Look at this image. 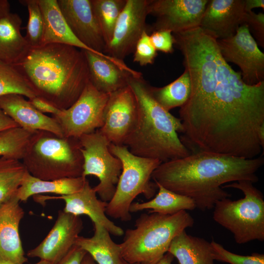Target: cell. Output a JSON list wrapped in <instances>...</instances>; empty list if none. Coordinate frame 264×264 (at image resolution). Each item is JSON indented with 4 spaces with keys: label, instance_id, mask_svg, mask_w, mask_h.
<instances>
[{
    "label": "cell",
    "instance_id": "cell-1",
    "mask_svg": "<svg viewBox=\"0 0 264 264\" xmlns=\"http://www.w3.org/2000/svg\"><path fill=\"white\" fill-rule=\"evenodd\" d=\"M189 73L190 96L179 110L183 138L199 151L256 157L264 148V81L248 85L199 27L173 33Z\"/></svg>",
    "mask_w": 264,
    "mask_h": 264
},
{
    "label": "cell",
    "instance_id": "cell-2",
    "mask_svg": "<svg viewBox=\"0 0 264 264\" xmlns=\"http://www.w3.org/2000/svg\"><path fill=\"white\" fill-rule=\"evenodd\" d=\"M264 164L260 155L250 159L198 151L176 159L162 162L152 179L164 188L187 196L202 211L231 197L223 185L242 180L258 181L257 172Z\"/></svg>",
    "mask_w": 264,
    "mask_h": 264
},
{
    "label": "cell",
    "instance_id": "cell-3",
    "mask_svg": "<svg viewBox=\"0 0 264 264\" xmlns=\"http://www.w3.org/2000/svg\"><path fill=\"white\" fill-rule=\"evenodd\" d=\"M13 66L37 97L62 110L77 100L89 81L83 50L67 44H49L30 47Z\"/></svg>",
    "mask_w": 264,
    "mask_h": 264
},
{
    "label": "cell",
    "instance_id": "cell-4",
    "mask_svg": "<svg viewBox=\"0 0 264 264\" xmlns=\"http://www.w3.org/2000/svg\"><path fill=\"white\" fill-rule=\"evenodd\" d=\"M128 85L136 98L138 114L135 127L123 145L136 155L161 162L190 154L177 134L183 131L181 119L156 101L151 85L142 75L131 76Z\"/></svg>",
    "mask_w": 264,
    "mask_h": 264
},
{
    "label": "cell",
    "instance_id": "cell-5",
    "mask_svg": "<svg viewBox=\"0 0 264 264\" xmlns=\"http://www.w3.org/2000/svg\"><path fill=\"white\" fill-rule=\"evenodd\" d=\"M194 223L187 211L172 215L142 214L134 228L127 229L120 243L122 259L135 264H157L168 252L173 239Z\"/></svg>",
    "mask_w": 264,
    "mask_h": 264
},
{
    "label": "cell",
    "instance_id": "cell-6",
    "mask_svg": "<svg viewBox=\"0 0 264 264\" xmlns=\"http://www.w3.org/2000/svg\"><path fill=\"white\" fill-rule=\"evenodd\" d=\"M22 161L31 175L42 180L82 176L83 157L78 138L39 131Z\"/></svg>",
    "mask_w": 264,
    "mask_h": 264
},
{
    "label": "cell",
    "instance_id": "cell-7",
    "mask_svg": "<svg viewBox=\"0 0 264 264\" xmlns=\"http://www.w3.org/2000/svg\"><path fill=\"white\" fill-rule=\"evenodd\" d=\"M241 191L244 198L237 200L225 198L214 207L213 220L231 232L238 244L264 241V198L262 192L247 180L222 186Z\"/></svg>",
    "mask_w": 264,
    "mask_h": 264
},
{
    "label": "cell",
    "instance_id": "cell-8",
    "mask_svg": "<svg viewBox=\"0 0 264 264\" xmlns=\"http://www.w3.org/2000/svg\"><path fill=\"white\" fill-rule=\"evenodd\" d=\"M110 152L121 162L122 171L115 192L108 202L107 215L122 221L131 220L130 207L133 200L142 194L151 199L158 190L151 181L153 172L162 163L157 159L139 156L132 154L124 145L110 144Z\"/></svg>",
    "mask_w": 264,
    "mask_h": 264
},
{
    "label": "cell",
    "instance_id": "cell-9",
    "mask_svg": "<svg viewBox=\"0 0 264 264\" xmlns=\"http://www.w3.org/2000/svg\"><path fill=\"white\" fill-rule=\"evenodd\" d=\"M83 157L82 176H94L99 183L93 187L101 200L112 198L122 171L121 161L109 149L110 142L97 130L78 138Z\"/></svg>",
    "mask_w": 264,
    "mask_h": 264
},
{
    "label": "cell",
    "instance_id": "cell-10",
    "mask_svg": "<svg viewBox=\"0 0 264 264\" xmlns=\"http://www.w3.org/2000/svg\"><path fill=\"white\" fill-rule=\"evenodd\" d=\"M109 94L97 89L88 81L77 100L54 117L65 137L79 138L101 128Z\"/></svg>",
    "mask_w": 264,
    "mask_h": 264
},
{
    "label": "cell",
    "instance_id": "cell-11",
    "mask_svg": "<svg viewBox=\"0 0 264 264\" xmlns=\"http://www.w3.org/2000/svg\"><path fill=\"white\" fill-rule=\"evenodd\" d=\"M217 41L224 60L240 68L245 84L252 86L264 81V54L246 25H241L232 37Z\"/></svg>",
    "mask_w": 264,
    "mask_h": 264
},
{
    "label": "cell",
    "instance_id": "cell-12",
    "mask_svg": "<svg viewBox=\"0 0 264 264\" xmlns=\"http://www.w3.org/2000/svg\"><path fill=\"white\" fill-rule=\"evenodd\" d=\"M208 0H149L148 14L155 17L148 33H176L199 27Z\"/></svg>",
    "mask_w": 264,
    "mask_h": 264
},
{
    "label": "cell",
    "instance_id": "cell-13",
    "mask_svg": "<svg viewBox=\"0 0 264 264\" xmlns=\"http://www.w3.org/2000/svg\"><path fill=\"white\" fill-rule=\"evenodd\" d=\"M148 2L149 0H126L104 54L124 61L127 56L133 53L143 32H148L149 26L146 22L149 15Z\"/></svg>",
    "mask_w": 264,
    "mask_h": 264
},
{
    "label": "cell",
    "instance_id": "cell-14",
    "mask_svg": "<svg viewBox=\"0 0 264 264\" xmlns=\"http://www.w3.org/2000/svg\"><path fill=\"white\" fill-rule=\"evenodd\" d=\"M137 114L136 99L128 85L109 94L103 125L98 130L110 143L123 145L135 127Z\"/></svg>",
    "mask_w": 264,
    "mask_h": 264
},
{
    "label": "cell",
    "instance_id": "cell-15",
    "mask_svg": "<svg viewBox=\"0 0 264 264\" xmlns=\"http://www.w3.org/2000/svg\"><path fill=\"white\" fill-rule=\"evenodd\" d=\"M83 229V223L80 216L59 210L55 223L48 235L38 246L28 250L27 256L57 264L75 244Z\"/></svg>",
    "mask_w": 264,
    "mask_h": 264
},
{
    "label": "cell",
    "instance_id": "cell-16",
    "mask_svg": "<svg viewBox=\"0 0 264 264\" xmlns=\"http://www.w3.org/2000/svg\"><path fill=\"white\" fill-rule=\"evenodd\" d=\"M71 31L91 50L100 55L106 47L102 33L94 14L91 0H57Z\"/></svg>",
    "mask_w": 264,
    "mask_h": 264
},
{
    "label": "cell",
    "instance_id": "cell-17",
    "mask_svg": "<svg viewBox=\"0 0 264 264\" xmlns=\"http://www.w3.org/2000/svg\"><path fill=\"white\" fill-rule=\"evenodd\" d=\"M88 67L89 81L98 90L110 94L128 86L129 78L142 74L130 67L124 61L83 50Z\"/></svg>",
    "mask_w": 264,
    "mask_h": 264
},
{
    "label": "cell",
    "instance_id": "cell-18",
    "mask_svg": "<svg viewBox=\"0 0 264 264\" xmlns=\"http://www.w3.org/2000/svg\"><path fill=\"white\" fill-rule=\"evenodd\" d=\"M244 0H208L199 27L217 40L234 36L241 25Z\"/></svg>",
    "mask_w": 264,
    "mask_h": 264
},
{
    "label": "cell",
    "instance_id": "cell-19",
    "mask_svg": "<svg viewBox=\"0 0 264 264\" xmlns=\"http://www.w3.org/2000/svg\"><path fill=\"white\" fill-rule=\"evenodd\" d=\"M97 194L86 179L79 191L72 194L57 197H45L46 199H61L65 202L63 211L77 216H88L93 224H99L115 236L124 235V230L109 219L106 213L107 202L98 199Z\"/></svg>",
    "mask_w": 264,
    "mask_h": 264
},
{
    "label": "cell",
    "instance_id": "cell-20",
    "mask_svg": "<svg viewBox=\"0 0 264 264\" xmlns=\"http://www.w3.org/2000/svg\"><path fill=\"white\" fill-rule=\"evenodd\" d=\"M17 196L0 203V258L16 264L27 262L19 234L24 212Z\"/></svg>",
    "mask_w": 264,
    "mask_h": 264
},
{
    "label": "cell",
    "instance_id": "cell-21",
    "mask_svg": "<svg viewBox=\"0 0 264 264\" xmlns=\"http://www.w3.org/2000/svg\"><path fill=\"white\" fill-rule=\"evenodd\" d=\"M0 108L23 129L46 132L60 137H64L61 126L54 117L38 110L22 95L9 94L0 96Z\"/></svg>",
    "mask_w": 264,
    "mask_h": 264
},
{
    "label": "cell",
    "instance_id": "cell-22",
    "mask_svg": "<svg viewBox=\"0 0 264 264\" xmlns=\"http://www.w3.org/2000/svg\"><path fill=\"white\" fill-rule=\"evenodd\" d=\"M37 1L44 21V34L41 45L65 44L94 52L81 42L71 31L59 8L57 0Z\"/></svg>",
    "mask_w": 264,
    "mask_h": 264
},
{
    "label": "cell",
    "instance_id": "cell-23",
    "mask_svg": "<svg viewBox=\"0 0 264 264\" xmlns=\"http://www.w3.org/2000/svg\"><path fill=\"white\" fill-rule=\"evenodd\" d=\"M22 20L10 11L0 16V61L15 65L27 53L30 47L21 32Z\"/></svg>",
    "mask_w": 264,
    "mask_h": 264
},
{
    "label": "cell",
    "instance_id": "cell-24",
    "mask_svg": "<svg viewBox=\"0 0 264 264\" xmlns=\"http://www.w3.org/2000/svg\"><path fill=\"white\" fill-rule=\"evenodd\" d=\"M168 252L179 264H214V253L211 242L183 231L172 240Z\"/></svg>",
    "mask_w": 264,
    "mask_h": 264
},
{
    "label": "cell",
    "instance_id": "cell-25",
    "mask_svg": "<svg viewBox=\"0 0 264 264\" xmlns=\"http://www.w3.org/2000/svg\"><path fill=\"white\" fill-rule=\"evenodd\" d=\"M94 224V234L91 237L78 236L75 244L89 254L98 264H122L120 244L115 243L110 233L103 226Z\"/></svg>",
    "mask_w": 264,
    "mask_h": 264
},
{
    "label": "cell",
    "instance_id": "cell-26",
    "mask_svg": "<svg viewBox=\"0 0 264 264\" xmlns=\"http://www.w3.org/2000/svg\"><path fill=\"white\" fill-rule=\"evenodd\" d=\"M83 176L44 180L36 178L28 172L26 174L17 197L20 201H26L29 197L43 193H53L60 196L73 194L82 189L86 180Z\"/></svg>",
    "mask_w": 264,
    "mask_h": 264
},
{
    "label": "cell",
    "instance_id": "cell-27",
    "mask_svg": "<svg viewBox=\"0 0 264 264\" xmlns=\"http://www.w3.org/2000/svg\"><path fill=\"white\" fill-rule=\"evenodd\" d=\"M155 184L158 188L157 193L148 201L132 202L130 207L131 213L149 210L150 213L172 215L181 211L193 210L196 208L195 201L190 198Z\"/></svg>",
    "mask_w": 264,
    "mask_h": 264
},
{
    "label": "cell",
    "instance_id": "cell-28",
    "mask_svg": "<svg viewBox=\"0 0 264 264\" xmlns=\"http://www.w3.org/2000/svg\"><path fill=\"white\" fill-rule=\"evenodd\" d=\"M151 91L156 101L165 110H170L181 107L188 101L191 91V84L188 72L183 73L172 83L163 87L151 86Z\"/></svg>",
    "mask_w": 264,
    "mask_h": 264
},
{
    "label": "cell",
    "instance_id": "cell-29",
    "mask_svg": "<svg viewBox=\"0 0 264 264\" xmlns=\"http://www.w3.org/2000/svg\"><path fill=\"white\" fill-rule=\"evenodd\" d=\"M39 131L20 127L0 132V156L22 160L27 154Z\"/></svg>",
    "mask_w": 264,
    "mask_h": 264
},
{
    "label": "cell",
    "instance_id": "cell-30",
    "mask_svg": "<svg viewBox=\"0 0 264 264\" xmlns=\"http://www.w3.org/2000/svg\"><path fill=\"white\" fill-rule=\"evenodd\" d=\"M27 172L22 160L0 157V203L17 196Z\"/></svg>",
    "mask_w": 264,
    "mask_h": 264
},
{
    "label": "cell",
    "instance_id": "cell-31",
    "mask_svg": "<svg viewBox=\"0 0 264 264\" xmlns=\"http://www.w3.org/2000/svg\"><path fill=\"white\" fill-rule=\"evenodd\" d=\"M126 3V0H91L106 46L112 39L116 22Z\"/></svg>",
    "mask_w": 264,
    "mask_h": 264
},
{
    "label": "cell",
    "instance_id": "cell-32",
    "mask_svg": "<svg viewBox=\"0 0 264 264\" xmlns=\"http://www.w3.org/2000/svg\"><path fill=\"white\" fill-rule=\"evenodd\" d=\"M18 94L28 100L37 97L29 83L12 65L0 61V97Z\"/></svg>",
    "mask_w": 264,
    "mask_h": 264
},
{
    "label": "cell",
    "instance_id": "cell-33",
    "mask_svg": "<svg viewBox=\"0 0 264 264\" xmlns=\"http://www.w3.org/2000/svg\"><path fill=\"white\" fill-rule=\"evenodd\" d=\"M20 1L26 6L28 12L24 37L30 47L40 46L42 44L44 34V21L37 1L23 0Z\"/></svg>",
    "mask_w": 264,
    "mask_h": 264
},
{
    "label": "cell",
    "instance_id": "cell-34",
    "mask_svg": "<svg viewBox=\"0 0 264 264\" xmlns=\"http://www.w3.org/2000/svg\"><path fill=\"white\" fill-rule=\"evenodd\" d=\"M213 247L215 260L230 264H264V255L254 253L243 256L233 253L213 240L210 242Z\"/></svg>",
    "mask_w": 264,
    "mask_h": 264
},
{
    "label": "cell",
    "instance_id": "cell-35",
    "mask_svg": "<svg viewBox=\"0 0 264 264\" xmlns=\"http://www.w3.org/2000/svg\"><path fill=\"white\" fill-rule=\"evenodd\" d=\"M157 56V51L151 42L150 34L147 31H144L136 45L133 52V62L141 66L152 65Z\"/></svg>",
    "mask_w": 264,
    "mask_h": 264
},
{
    "label": "cell",
    "instance_id": "cell-36",
    "mask_svg": "<svg viewBox=\"0 0 264 264\" xmlns=\"http://www.w3.org/2000/svg\"><path fill=\"white\" fill-rule=\"evenodd\" d=\"M241 25H246L250 33H252L255 38L258 45L264 47V14L263 13H256L252 11L245 12L242 18Z\"/></svg>",
    "mask_w": 264,
    "mask_h": 264
},
{
    "label": "cell",
    "instance_id": "cell-37",
    "mask_svg": "<svg viewBox=\"0 0 264 264\" xmlns=\"http://www.w3.org/2000/svg\"><path fill=\"white\" fill-rule=\"evenodd\" d=\"M151 42L156 50L165 53L174 52V38L171 31L159 30L150 34Z\"/></svg>",
    "mask_w": 264,
    "mask_h": 264
},
{
    "label": "cell",
    "instance_id": "cell-38",
    "mask_svg": "<svg viewBox=\"0 0 264 264\" xmlns=\"http://www.w3.org/2000/svg\"><path fill=\"white\" fill-rule=\"evenodd\" d=\"M87 253L86 251L75 244L57 264H82Z\"/></svg>",
    "mask_w": 264,
    "mask_h": 264
},
{
    "label": "cell",
    "instance_id": "cell-39",
    "mask_svg": "<svg viewBox=\"0 0 264 264\" xmlns=\"http://www.w3.org/2000/svg\"><path fill=\"white\" fill-rule=\"evenodd\" d=\"M28 100L34 108L44 114L49 113L53 115V117H56L62 112V110L40 97H35Z\"/></svg>",
    "mask_w": 264,
    "mask_h": 264
},
{
    "label": "cell",
    "instance_id": "cell-40",
    "mask_svg": "<svg viewBox=\"0 0 264 264\" xmlns=\"http://www.w3.org/2000/svg\"><path fill=\"white\" fill-rule=\"evenodd\" d=\"M18 127V125L0 108V132Z\"/></svg>",
    "mask_w": 264,
    "mask_h": 264
},
{
    "label": "cell",
    "instance_id": "cell-41",
    "mask_svg": "<svg viewBox=\"0 0 264 264\" xmlns=\"http://www.w3.org/2000/svg\"><path fill=\"white\" fill-rule=\"evenodd\" d=\"M260 7L264 9V0H244L245 12L251 11L253 8Z\"/></svg>",
    "mask_w": 264,
    "mask_h": 264
},
{
    "label": "cell",
    "instance_id": "cell-42",
    "mask_svg": "<svg viewBox=\"0 0 264 264\" xmlns=\"http://www.w3.org/2000/svg\"><path fill=\"white\" fill-rule=\"evenodd\" d=\"M10 3L7 0H0V16L10 12Z\"/></svg>",
    "mask_w": 264,
    "mask_h": 264
},
{
    "label": "cell",
    "instance_id": "cell-43",
    "mask_svg": "<svg viewBox=\"0 0 264 264\" xmlns=\"http://www.w3.org/2000/svg\"><path fill=\"white\" fill-rule=\"evenodd\" d=\"M174 256L167 252L157 264H172Z\"/></svg>",
    "mask_w": 264,
    "mask_h": 264
},
{
    "label": "cell",
    "instance_id": "cell-44",
    "mask_svg": "<svg viewBox=\"0 0 264 264\" xmlns=\"http://www.w3.org/2000/svg\"><path fill=\"white\" fill-rule=\"evenodd\" d=\"M82 264H96L95 261L89 254L87 253L85 256Z\"/></svg>",
    "mask_w": 264,
    "mask_h": 264
},
{
    "label": "cell",
    "instance_id": "cell-45",
    "mask_svg": "<svg viewBox=\"0 0 264 264\" xmlns=\"http://www.w3.org/2000/svg\"><path fill=\"white\" fill-rule=\"evenodd\" d=\"M0 264H16L9 261H7L0 258ZM34 264H50L49 263L43 260H40L39 262Z\"/></svg>",
    "mask_w": 264,
    "mask_h": 264
},
{
    "label": "cell",
    "instance_id": "cell-46",
    "mask_svg": "<svg viewBox=\"0 0 264 264\" xmlns=\"http://www.w3.org/2000/svg\"><path fill=\"white\" fill-rule=\"evenodd\" d=\"M122 264H130V263H129L126 262V261H125L123 260V261Z\"/></svg>",
    "mask_w": 264,
    "mask_h": 264
}]
</instances>
